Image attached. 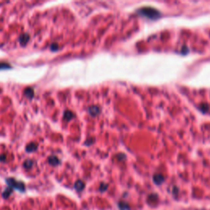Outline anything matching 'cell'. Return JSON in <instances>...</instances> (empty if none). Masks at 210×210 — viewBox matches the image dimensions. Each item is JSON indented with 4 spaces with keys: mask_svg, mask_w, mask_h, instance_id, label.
Instances as JSON below:
<instances>
[{
    "mask_svg": "<svg viewBox=\"0 0 210 210\" xmlns=\"http://www.w3.org/2000/svg\"><path fill=\"white\" fill-rule=\"evenodd\" d=\"M137 13L139 15L145 17H147V18L152 19V20L158 19L160 17V12L158 11L155 8H150V7H145V8H140L137 11Z\"/></svg>",
    "mask_w": 210,
    "mask_h": 210,
    "instance_id": "obj_1",
    "label": "cell"
},
{
    "mask_svg": "<svg viewBox=\"0 0 210 210\" xmlns=\"http://www.w3.org/2000/svg\"><path fill=\"white\" fill-rule=\"evenodd\" d=\"M6 182L8 185L9 188H11L12 190L15 189L21 192L25 191V185L23 182H21V181H17V180L13 178H8L6 180Z\"/></svg>",
    "mask_w": 210,
    "mask_h": 210,
    "instance_id": "obj_2",
    "label": "cell"
},
{
    "mask_svg": "<svg viewBox=\"0 0 210 210\" xmlns=\"http://www.w3.org/2000/svg\"><path fill=\"white\" fill-rule=\"evenodd\" d=\"M153 181L156 185H161L164 182L165 178L162 174H155L153 177Z\"/></svg>",
    "mask_w": 210,
    "mask_h": 210,
    "instance_id": "obj_3",
    "label": "cell"
},
{
    "mask_svg": "<svg viewBox=\"0 0 210 210\" xmlns=\"http://www.w3.org/2000/svg\"><path fill=\"white\" fill-rule=\"evenodd\" d=\"M158 195H156V194H151L148 197L147 202L149 203V204H150L152 206L155 205L158 203Z\"/></svg>",
    "mask_w": 210,
    "mask_h": 210,
    "instance_id": "obj_4",
    "label": "cell"
},
{
    "mask_svg": "<svg viewBox=\"0 0 210 210\" xmlns=\"http://www.w3.org/2000/svg\"><path fill=\"white\" fill-rule=\"evenodd\" d=\"M85 188V183L82 181H77L76 184H75V189L77 191H81L83 190Z\"/></svg>",
    "mask_w": 210,
    "mask_h": 210,
    "instance_id": "obj_5",
    "label": "cell"
},
{
    "mask_svg": "<svg viewBox=\"0 0 210 210\" xmlns=\"http://www.w3.org/2000/svg\"><path fill=\"white\" fill-rule=\"evenodd\" d=\"M89 112H90L92 116H96L97 114H99V108H98V107H96V106L90 107V108H89Z\"/></svg>",
    "mask_w": 210,
    "mask_h": 210,
    "instance_id": "obj_6",
    "label": "cell"
},
{
    "mask_svg": "<svg viewBox=\"0 0 210 210\" xmlns=\"http://www.w3.org/2000/svg\"><path fill=\"white\" fill-rule=\"evenodd\" d=\"M118 206H119V208L121 210H128L130 208L128 204H126V203H125V202H120L118 204Z\"/></svg>",
    "mask_w": 210,
    "mask_h": 210,
    "instance_id": "obj_7",
    "label": "cell"
},
{
    "mask_svg": "<svg viewBox=\"0 0 210 210\" xmlns=\"http://www.w3.org/2000/svg\"><path fill=\"white\" fill-rule=\"evenodd\" d=\"M12 190L11 189V188H8V189H6L5 191L3 193V198H8L10 196V195L12 194Z\"/></svg>",
    "mask_w": 210,
    "mask_h": 210,
    "instance_id": "obj_8",
    "label": "cell"
},
{
    "mask_svg": "<svg viewBox=\"0 0 210 210\" xmlns=\"http://www.w3.org/2000/svg\"><path fill=\"white\" fill-rule=\"evenodd\" d=\"M49 162H50L51 164H53V165L58 164V163H59V161H58V160L55 157H53V158H49Z\"/></svg>",
    "mask_w": 210,
    "mask_h": 210,
    "instance_id": "obj_9",
    "label": "cell"
},
{
    "mask_svg": "<svg viewBox=\"0 0 210 210\" xmlns=\"http://www.w3.org/2000/svg\"><path fill=\"white\" fill-rule=\"evenodd\" d=\"M200 109L203 111V112H207L208 110V104H202V105L200 106Z\"/></svg>",
    "mask_w": 210,
    "mask_h": 210,
    "instance_id": "obj_10",
    "label": "cell"
},
{
    "mask_svg": "<svg viewBox=\"0 0 210 210\" xmlns=\"http://www.w3.org/2000/svg\"><path fill=\"white\" fill-rule=\"evenodd\" d=\"M107 189H108V185H106V184H101V186H100V187H99V190L100 191H105Z\"/></svg>",
    "mask_w": 210,
    "mask_h": 210,
    "instance_id": "obj_11",
    "label": "cell"
},
{
    "mask_svg": "<svg viewBox=\"0 0 210 210\" xmlns=\"http://www.w3.org/2000/svg\"><path fill=\"white\" fill-rule=\"evenodd\" d=\"M65 117H66V118L67 119V120H69V119H71L72 118V117H73V114L71 112H66V114H65Z\"/></svg>",
    "mask_w": 210,
    "mask_h": 210,
    "instance_id": "obj_12",
    "label": "cell"
},
{
    "mask_svg": "<svg viewBox=\"0 0 210 210\" xmlns=\"http://www.w3.org/2000/svg\"><path fill=\"white\" fill-rule=\"evenodd\" d=\"M27 39H28V35H22V37H21V43H22V44H25V43L27 41Z\"/></svg>",
    "mask_w": 210,
    "mask_h": 210,
    "instance_id": "obj_13",
    "label": "cell"
},
{
    "mask_svg": "<svg viewBox=\"0 0 210 210\" xmlns=\"http://www.w3.org/2000/svg\"><path fill=\"white\" fill-rule=\"evenodd\" d=\"M31 164H32V163L31 162H26L25 163V167H26V168H30V167L31 166Z\"/></svg>",
    "mask_w": 210,
    "mask_h": 210,
    "instance_id": "obj_14",
    "label": "cell"
},
{
    "mask_svg": "<svg viewBox=\"0 0 210 210\" xmlns=\"http://www.w3.org/2000/svg\"><path fill=\"white\" fill-rule=\"evenodd\" d=\"M6 67H8V65L5 63H0V68H6Z\"/></svg>",
    "mask_w": 210,
    "mask_h": 210,
    "instance_id": "obj_15",
    "label": "cell"
},
{
    "mask_svg": "<svg viewBox=\"0 0 210 210\" xmlns=\"http://www.w3.org/2000/svg\"><path fill=\"white\" fill-rule=\"evenodd\" d=\"M187 52H188L187 48H186V47H183V48H182V53H188Z\"/></svg>",
    "mask_w": 210,
    "mask_h": 210,
    "instance_id": "obj_16",
    "label": "cell"
}]
</instances>
